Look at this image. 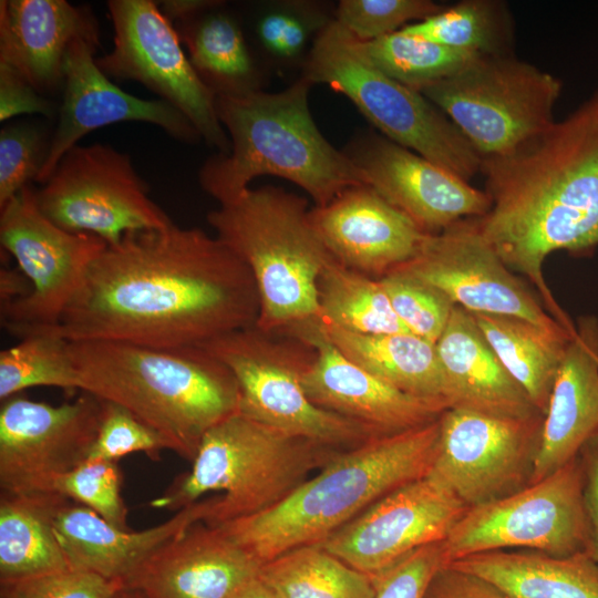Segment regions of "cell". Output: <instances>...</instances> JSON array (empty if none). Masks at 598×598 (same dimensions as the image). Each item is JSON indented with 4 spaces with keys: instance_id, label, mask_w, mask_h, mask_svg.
<instances>
[{
    "instance_id": "1",
    "label": "cell",
    "mask_w": 598,
    "mask_h": 598,
    "mask_svg": "<svg viewBox=\"0 0 598 598\" xmlns=\"http://www.w3.org/2000/svg\"><path fill=\"white\" fill-rule=\"evenodd\" d=\"M248 266L216 236L175 224L126 233L91 264L55 331L70 341L203 347L256 326Z\"/></svg>"
},
{
    "instance_id": "2",
    "label": "cell",
    "mask_w": 598,
    "mask_h": 598,
    "mask_svg": "<svg viewBox=\"0 0 598 598\" xmlns=\"http://www.w3.org/2000/svg\"><path fill=\"white\" fill-rule=\"evenodd\" d=\"M492 206L480 230L504 264L538 290L548 313L571 321L543 276L545 259L598 247V87L561 120L509 153L482 161Z\"/></svg>"
},
{
    "instance_id": "3",
    "label": "cell",
    "mask_w": 598,
    "mask_h": 598,
    "mask_svg": "<svg viewBox=\"0 0 598 598\" xmlns=\"http://www.w3.org/2000/svg\"><path fill=\"white\" fill-rule=\"evenodd\" d=\"M70 353L80 391L125 408L185 460L209 429L239 412L233 373L202 347L78 340Z\"/></svg>"
},
{
    "instance_id": "4",
    "label": "cell",
    "mask_w": 598,
    "mask_h": 598,
    "mask_svg": "<svg viewBox=\"0 0 598 598\" xmlns=\"http://www.w3.org/2000/svg\"><path fill=\"white\" fill-rule=\"evenodd\" d=\"M305 76L279 92L258 89L216 96L218 118L230 150L209 158L199 184L218 204L231 202L262 175L285 178L323 206L349 187L367 185L351 157L316 125Z\"/></svg>"
},
{
    "instance_id": "5",
    "label": "cell",
    "mask_w": 598,
    "mask_h": 598,
    "mask_svg": "<svg viewBox=\"0 0 598 598\" xmlns=\"http://www.w3.org/2000/svg\"><path fill=\"white\" fill-rule=\"evenodd\" d=\"M440 417L412 430L374 436L339 452L275 506L219 527L261 564L322 543L371 504L433 465Z\"/></svg>"
},
{
    "instance_id": "6",
    "label": "cell",
    "mask_w": 598,
    "mask_h": 598,
    "mask_svg": "<svg viewBox=\"0 0 598 598\" xmlns=\"http://www.w3.org/2000/svg\"><path fill=\"white\" fill-rule=\"evenodd\" d=\"M207 221L255 279L259 329L286 332L322 321L318 280L333 257L312 225L306 198L275 186L249 188L209 212Z\"/></svg>"
},
{
    "instance_id": "7",
    "label": "cell",
    "mask_w": 598,
    "mask_h": 598,
    "mask_svg": "<svg viewBox=\"0 0 598 598\" xmlns=\"http://www.w3.org/2000/svg\"><path fill=\"white\" fill-rule=\"evenodd\" d=\"M341 451L237 412L204 434L192 468L151 505L178 512L217 492L203 523L220 526L275 506Z\"/></svg>"
},
{
    "instance_id": "8",
    "label": "cell",
    "mask_w": 598,
    "mask_h": 598,
    "mask_svg": "<svg viewBox=\"0 0 598 598\" xmlns=\"http://www.w3.org/2000/svg\"><path fill=\"white\" fill-rule=\"evenodd\" d=\"M303 76L347 96L392 142L467 182L481 172V157L450 118L378 70L362 42L334 19L317 33Z\"/></svg>"
},
{
    "instance_id": "9",
    "label": "cell",
    "mask_w": 598,
    "mask_h": 598,
    "mask_svg": "<svg viewBox=\"0 0 598 598\" xmlns=\"http://www.w3.org/2000/svg\"><path fill=\"white\" fill-rule=\"evenodd\" d=\"M202 348L233 373L239 412L289 436L336 450L379 436L364 425L316 405L302 377L316 351L302 340L257 326L224 334Z\"/></svg>"
},
{
    "instance_id": "10",
    "label": "cell",
    "mask_w": 598,
    "mask_h": 598,
    "mask_svg": "<svg viewBox=\"0 0 598 598\" xmlns=\"http://www.w3.org/2000/svg\"><path fill=\"white\" fill-rule=\"evenodd\" d=\"M563 83L515 55H474L422 93L481 159L498 157L550 125Z\"/></svg>"
},
{
    "instance_id": "11",
    "label": "cell",
    "mask_w": 598,
    "mask_h": 598,
    "mask_svg": "<svg viewBox=\"0 0 598 598\" xmlns=\"http://www.w3.org/2000/svg\"><path fill=\"white\" fill-rule=\"evenodd\" d=\"M579 456L504 498L467 508L443 540L446 565L492 550L566 557L588 550Z\"/></svg>"
},
{
    "instance_id": "12",
    "label": "cell",
    "mask_w": 598,
    "mask_h": 598,
    "mask_svg": "<svg viewBox=\"0 0 598 598\" xmlns=\"http://www.w3.org/2000/svg\"><path fill=\"white\" fill-rule=\"evenodd\" d=\"M0 243L31 285L27 297L0 308L2 327L19 339L58 326L91 264L107 247L95 235L71 233L50 220L31 184L0 207Z\"/></svg>"
},
{
    "instance_id": "13",
    "label": "cell",
    "mask_w": 598,
    "mask_h": 598,
    "mask_svg": "<svg viewBox=\"0 0 598 598\" xmlns=\"http://www.w3.org/2000/svg\"><path fill=\"white\" fill-rule=\"evenodd\" d=\"M40 210L71 233L95 235L107 245L130 231L163 229L174 221L148 195L131 156L111 145H76L34 188Z\"/></svg>"
},
{
    "instance_id": "14",
    "label": "cell",
    "mask_w": 598,
    "mask_h": 598,
    "mask_svg": "<svg viewBox=\"0 0 598 598\" xmlns=\"http://www.w3.org/2000/svg\"><path fill=\"white\" fill-rule=\"evenodd\" d=\"M113 49L96 58L110 79L132 80L182 112L205 142L227 154L229 137L216 111V95L202 81L182 48L173 23L151 0L107 1Z\"/></svg>"
},
{
    "instance_id": "15",
    "label": "cell",
    "mask_w": 598,
    "mask_h": 598,
    "mask_svg": "<svg viewBox=\"0 0 598 598\" xmlns=\"http://www.w3.org/2000/svg\"><path fill=\"white\" fill-rule=\"evenodd\" d=\"M543 420L447 409L429 475L468 508L509 496L530 485Z\"/></svg>"
},
{
    "instance_id": "16",
    "label": "cell",
    "mask_w": 598,
    "mask_h": 598,
    "mask_svg": "<svg viewBox=\"0 0 598 598\" xmlns=\"http://www.w3.org/2000/svg\"><path fill=\"white\" fill-rule=\"evenodd\" d=\"M102 400L82 391L52 405L13 395L0 409L2 493L52 492L54 480L86 462L97 434Z\"/></svg>"
},
{
    "instance_id": "17",
    "label": "cell",
    "mask_w": 598,
    "mask_h": 598,
    "mask_svg": "<svg viewBox=\"0 0 598 598\" xmlns=\"http://www.w3.org/2000/svg\"><path fill=\"white\" fill-rule=\"evenodd\" d=\"M400 268L472 313L512 316L548 329L565 328L504 264L482 235L477 218L426 234L415 256Z\"/></svg>"
},
{
    "instance_id": "18",
    "label": "cell",
    "mask_w": 598,
    "mask_h": 598,
    "mask_svg": "<svg viewBox=\"0 0 598 598\" xmlns=\"http://www.w3.org/2000/svg\"><path fill=\"white\" fill-rule=\"evenodd\" d=\"M467 508L427 474L384 495L319 545L374 577L413 550L444 540Z\"/></svg>"
},
{
    "instance_id": "19",
    "label": "cell",
    "mask_w": 598,
    "mask_h": 598,
    "mask_svg": "<svg viewBox=\"0 0 598 598\" xmlns=\"http://www.w3.org/2000/svg\"><path fill=\"white\" fill-rule=\"evenodd\" d=\"M347 154L362 171L367 185L425 234L482 218L491 209L485 190L385 136H362Z\"/></svg>"
},
{
    "instance_id": "20",
    "label": "cell",
    "mask_w": 598,
    "mask_h": 598,
    "mask_svg": "<svg viewBox=\"0 0 598 598\" xmlns=\"http://www.w3.org/2000/svg\"><path fill=\"white\" fill-rule=\"evenodd\" d=\"M99 47L100 41L80 38L68 51L58 124L35 181L41 185L82 137L110 124L144 122L182 142L193 143L200 138L192 122L169 103L161 99H141L115 85L96 64L94 55Z\"/></svg>"
},
{
    "instance_id": "21",
    "label": "cell",
    "mask_w": 598,
    "mask_h": 598,
    "mask_svg": "<svg viewBox=\"0 0 598 598\" xmlns=\"http://www.w3.org/2000/svg\"><path fill=\"white\" fill-rule=\"evenodd\" d=\"M310 344L316 355L302 377L308 398L323 410L364 425L378 435L436 421L447 406L406 394L360 368L330 341L321 320L282 332Z\"/></svg>"
},
{
    "instance_id": "22",
    "label": "cell",
    "mask_w": 598,
    "mask_h": 598,
    "mask_svg": "<svg viewBox=\"0 0 598 598\" xmlns=\"http://www.w3.org/2000/svg\"><path fill=\"white\" fill-rule=\"evenodd\" d=\"M260 567L219 527L198 522L159 547L123 587L143 598H236Z\"/></svg>"
},
{
    "instance_id": "23",
    "label": "cell",
    "mask_w": 598,
    "mask_h": 598,
    "mask_svg": "<svg viewBox=\"0 0 598 598\" xmlns=\"http://www.w3.org/2000/svg\"><path fill=\"white\" fill-rule=\"evenodd\" d=\"M310 219L336 260L374 279L412 259L426 235L368 185L315 206Z\"/></svg>"
},
{
    "instance_id": "24",
    "label": "cell",
    "mask_w": 598,
    "mask_h": 598,
    "mask_svg": "<svg viewBox=\"0 0 598 598\" xmlns=\"http://www.w3.org/2000/svg\"><path fill=\"white\" fill-rule=\"evenodd\" d=\"M100 41L97 20L87 6L65 0H1L0 62L20 72L42 95L63 91L71 44Z\"/></svg>"
},
{
    "instance_id": "25",
    "label": "cell",
    "mask_w": 598,
    "mask_h": 598,
    "mask_svg": "<svg viewBox=\"0 0 598 598\" xmlns=\"http://www.w3.org/2000/svg\"><path fill=\"white\" fill-rule=\"evenodd\" d=\"M598 431V320L579 319L557 374L530 484L578 456Z\"/></svg>"
},
{
    "instance_id": "26",
    "label": "cell",
    "mask_w": 598,
    "mask_h": 598,
    "mask_svg": "<svg viewBox=\"0 0 598 598\" xmlns=\"http://www.w3.org/2000/svg\"><path fill=\"white\" fill-rule=\"evenodd\" d=\"M209 497L144 530L120 529L90 508L68 501L54 519V533L71 568L93 571L123 586L159 547L204 522Z\"/></svg>"
},
{
    "instance_id": "27",
    "label": "cell",
    "mask_w": 598,
    "mask_h": 598,
    "mask_svg": "<svg viewBox=\"0 0 598 598\" xmlns=\"http://www.w3.org/2000/svg\"><path fill=\"white\" fill-rule=\"evenodd\" d=\"M435 347L447 383L450 409L512 419L543 415L464 308L455 306Z\"/></svg>"
},
{
    "instance_id": "28",
    "label": "cell",
    "mask_w": 598,
    "mask_h": 598,
    "mask_svg": "<svg viewBox=\"0 0 598 598\" xmlns=\"http://www.w3.org/2000/svg\"><path fill=\"white\" fill-rule=\"evenodd\" d=\"M447 565L488 580L508 598H598V564L586 551L492 550Z\"/></svg>"
},
{
    "instance_id": "29",
    "label": "cell",
    "mask_w": 598,
    "mask_h": 598,
    "mask_svg": "<svg viewBox=\"0 0 598 598\" xmlns=\"http://www.w3.org/2000/svg\"><path fill=\"white\" fill-rule=\"evenodd\" d=\"M323 329L337 349L360 368L406 394L450 409L447 383L434 343L411 332L360 334L327 323Z\"/></svg>"
},
{
    "instance_id": "30",
    "label": "cell",
    "mask_w": 598,
    "mask_h": 598,
    "mask_svg": "<svg viewBox=\"0 0 598 598\" xmlns=\"http://www.w3.org/2000/svg\"><path fill=\"white\" fill-rule=\"evenodd\" d=\"M68 501L55 492H1L0 584L71 568L54 533Z\"/></svg>"
},
{
    "instance_id": "31",
    "label": "cell",
    "mask_w": 598,
    "mask_h": 598,
    "mask_svg": "<svg viewBox=\"0 0 598 598\" xmlns=\"http://www.w3.org/2000/svg\"><path fill=\"white\" fill-rule=\"evenodd\" d=\"M471 315L509 374L545 415L576 328L548 329L512 316Z\"/></svg>"
},
{
    "instance_id": "32",
    "label": "cell",
    "mask_w": 598,
    "mask_h": 598,
    "mask_svg": "<svg viewBox=\"0 0 598 598\" xmlns=\"http://www.w3.org/2000/svg\"><path fill=\"white\" fill-rule=\"evenodd\" d=\"M176 31L194 70L216 96L257 89L251 56L233 17L206 10L177 22Z\"/></svg>"
},
{
    "instance_id": "33",
    "label": "cell",
    "mask_w": 598,
    "mask_h": 598,
    "mask_svg": "<svg viewBox=\"0 0 598 598\" xmlns=\"http://www.w3.org/2000/svg\"><path fill=\"white\" fill-rule=\"evenodd\" d=\"M259 579L277 598H374L370 576L319 544L290 549L261 564Z\"/></svg>"
},
{
    "instance_id": "34",
    "label": "cell",
    "mask_w": 598,
    "mask_h": 598,
    "mask_svg": "<svg viewBox=\"0 0 598 598\" xmlns=\"http://www.w3.org/2000/svg\"><path fill=\"white\" fill-rule=\"evenodd\" d=\"M322 322L360 334L409 332L379 279L332 258L318 280Z\"/></svg>"
},
{
    "instance_id": "35",
    "label": "cell",
    "mask_w": 598,
    "mask_h": 598,
    "mask_svg": "<svg viewBox=\"0 0 598 598\" xmlns=\"http://www.w3.org/2000/svg\"><path fill=\"white\" fill-rule=\"evenodd\" d=\"M401 31L476 55L515 53L514 18L501 0H462Z\"/></svg>"
},
{
    "instance_id": "36",
    "label": "cell",
    "mask_w": 598,
    "mask_h": 598,
    "mask_svg": "<svg viewBox=\"0 0 598 598\" xmlns=\"http://www.w3.org/2000/svg\"><path fill=\"white\" fill-rule=\"evenodd\" d=\"M34 386H54L68 393L80 390L70 341L50 329L0 351L1 401Z\"/></svg>"
},
{
    "instance_id": "37",
    "label": "cell",
    "mask_w": 598,
    "mask_h": 598,
    "mask_svg": "<svg viewBox=\"0 0 598 598\" xmlns=\"http://www.w3.org/2000/svg\"><path fill=\"white\" fill-rule=\"evenodd\" d=\"M362 48L378 70L417 92L452 75L476 55L401 30L362 42Z\"/></svg>"
},
{
    "instance_id": "38",
    "label": "cell",
    "mask_w": 598,
    "mask_h": 598,
    "mask_svg": "<svg viewBox=\"0 0 598 598\" xmlns=\"http://www.w3.org/2000/svg\"><path fill=\"white\" fill-rule=\"evenodd\" d=\"M379 280L405 329L435 344L456 305L443 291L400 267Z\"/></svg>"
},
{
    "instance_id": "39",
    "label": "cell",
    "mask_w": 598,
    "mask_h": 598,
    "mask_svg": "<svg viewBox=\"0 0 598 598\" xmlns=\"http://www.w3.org/2000/svg\"><path fill=\"white\" fill-rule=\"evenodd\" d=\"M122 474L115 461L87 460L56 477L52 492L83 505L120 529L127 526V507L122 498Z\"/></svg>"
},
{
    "instance_id": "40",
    "label": "cell",
    "mask_w": 598,
    "mask_h": 598,
    "mask_svg": "<svg viewBox=\"0 0 598 598\" xmlns=\"http://www.w3.org/2000/svg\"><path fill=\"white\" fill-rule=\"evenodd\" d=\"M430 0H342L334 20L362 42L371 41L424 20L439 11Z\"/></svg>"
},
{
    "instance_id": "41",
    "label": "cell",
    "mask_w": 598,
    "mask_h": 598,
    "mask_svg": "<svg viewBox=\"0 0 598 598\" xmlns=\"http://www.w3.org/2000/svg\"><path fill=\"white\" fill-rule=\"evenodd\" d=\"M51 137L29 122L7 124L0 132V207L23 187L37 181L50 148Z\"/></svg>"
},
{
    "instance_id": "42",
    "label": "cell",
    "mask_w": 598,
    "mask_h": 598,
    "mask_svg": "<svg viewBox=\"0 0 598 598\" xmlns=\"http://www.w3.org/2000/svg\"><path fill=\"white\" fill-rule=\"evenodd\" d=\"M166 441L154 429L125 408L102 400L99 430L87 460L115 461L131 454L145 453L158 460Z\"/></svg>"
},
{
    "instance_id": "43",
    "label": "cell",
    "mask_w": 598,
    "mask_h": 598,
    "mask_svg": "<svg viewBox=\"0 0 598 598\" xmlns=\"http://www.w3.org/2000/svg\"><path fill=\"white\" fill-rule=\"evenodd\" d=\"M122 588L93 571L68 568L0 584V598H114Z\"/></svg>"
},
{
    "instance_id": "44",
    "label": "cell",
    "mask_w": 598,
    "mask_h": 598,
    "mask_svg": "<svg viewBox=\"0 0 598 598\" xmlns=\"http://www.w3.org/2000/svg\"><path fill=\"white\" fill-rule=\"evenodd\" d=\"M444 565L443 540L420 547L371 577L374 598H423L432 577Z\"/></svg>"
},
{
    "instance_id": "45",
    "label": "cell",
    "mask_w": 598,
    "mask_h": 598,
    "mask_svg": "<svg viewBox=\"0 0 598 598\" xmlns=\"http://www.w3.org/2000/svg\"><path fill=\"white\" fill-rule=\"evenodd\" d=\"M313 22L291 9L272 10L258 21L257 34L269 52L291 59L303 51L313 30L322 29L315 27Z\"/></svg>"
},
{
    "instance_id": "46",
    "label": "cell",
    "mask_w": 598,
    "mask_h": 598,
    "mask_svg": "<svg viewBox=\"0 0 598 598\" xmlns=\"http://www.w3.org/2000/svg\"><path fill=\"white\" fill-rule=\"evenodd\" d=\"M59 107L11 65L0 62V121L23 114L53 118Z\"/></svg>"
},
{
    "instance_id": "47",
    "label": "cell",
    "mask_w": 598,
    "mask_h": 598,
    "mask_svg": "<svg viewBox=\"0 0 598 598\" xmlns=\"http://www.w3.org/2000/svg\"><path fill=\"white\" fill-rule=\"evenodd\" d=\"M423 598H508L488 580L451 565L432 577Z\"/></svg>"
},
{
    "instance_id": "48",
    "label": "cell",
    "mask_w": 598,
    "mask_h": 598,
    "mask_svg": "<svg viewBox=\"0 0 598 598\" xmlns=\"http://www.w3.org/2000/svg\"><path fill=\"white\" fill-rule=\"evenodd\" d=\"M582 468V497L588 525L587 553L598 564V431L579 451Z\"/></svg>"
},
{
    "instance_id": "49",
    "label": "cell",
    "mask_w": 598,
    "mask_h": 598,
    "mask_svg": "<svg viewBox=\"0 0 598 598\" xmlns=\"http://www.w3.org/2000/svg\"><path fill=\"white\" fill-rule=\"evenodd\" d=\"M31 285L24 274L18 268H2L0 271V307L27 297Z\"/></svg>"
},
{
    "instance_id": "50",
    "label": "cell",
    "mask_w": 598,
    "mask_h": 598,
    "mask_svg": "<svg viewBox=\"0 0 598 598\" xmlns=\"http://www.w3.org/2000/svg\"><path fill=\"white\" fill-rule=\"evenodd\" d=\"M218 1L210 0H166L162 1L159 9L172 22H181L193 18L208 9L218 6Z\"/></svg>"
},
{
    "instance_id": "51",
    "label": "cell",
    "mask_w": 598,
    "mask_h": 598,
    "mask_svg": "<svg viewBox=\"0 0 598 598\" xmlns=\"http://www.w3.org/2000/svg\"><path fill=\"white\" fill-rule=\"evenodd\" d=\"M236 598H277L271 590L258 578L247 585Z\"/></svg>"
},
{
    "instance_id": "52",
    "label": "cell",
    "mask_w": 598,
    "mask_h": 598,
    "mask_svg": "<svg viewBox=\"0 0 598 598\" xmlns=\"http://www.w3.org/2000/svg\"><path fill=\"white\" fill-rule=\"evenodd\" d=\"M114 598H143V596L134 589L123 587L121 590L117 591Z\"/></svg>"
}]
</instances>
